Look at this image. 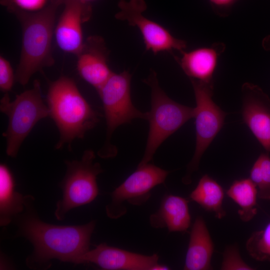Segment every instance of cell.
I'll return each mask as SVG.
<instances>
[{"label":"cell","instance_id":"1","mask_svg":"<svg viewBox=\"0 0 270 270\" xmlns=\"http://www.w3.org/2000/svg\"><path fill=\"white\" fill-rule=\"evenodd\" d=\"M24 208L12 222L17 227L16 236H22L32 245L34 250L26 260L32 270H46L52 260L72 263L90 250L96 222L76 226H58L42 220L34 206V198L24 197Z\"/></svg>","mask_w":270,"mask_h":270},{"label":"cell","instance_id":"2","mask_svg":"<svg viewBox=\"0 0 270 270\" xmlns=\"http://www.w3.org/2000/svg\"><path fill=\"white\" fill-rule=\"evenodd\" d=\"M46 102L49 116L60 133L55 146L58 150L66 144L70 149L72 142L82 139L87 132L98 124L102 116L84 98L74 80L65 76L50 84Z\"/></svg>","mask_w":270,"mask_h":270},{"label":"cell","instance_id":"3","mask_svg":"<svg viewBox=\"0 0 270 270\" xmlns=\"http://www.w3.org/2000/svg\"><path fill=\"white\" fill-rule=\"evenodd\" d=\"M64 0H50L42 10L32 12L14 11L22 28L20 57L16 72V80L26 85L36 72L54 63L52 42L58 8Z\"/></svg>","mask_w":270,"mask_h":270},{"label":"cell","instance_id":"4","mask_svg":"<svg viewBox=\"0 0 270 270\" xmlns=\"http://www.w3.org/2000/svg\"><path fill=\"white\" fill-rule=\"evenodd\" d=\"M144 82L151 89V108L147 120L150 128L144 153L138 166L150 162L160 145L190 118L194 108L170 98L160 87L156 74L152 70Z\"/></svg>","mask_w":270,"mask_h":270},{"label":"cell","instance_id":"5","mask_svg":"<svg viewBox=\"0 0 270 270\" xmlns=\"http://www.w3.org/2000/svg\"><path fill=\"white\" fill-rule=\"evenodd\" d=\"M0 112L8 118L3 136L6 140V153L16 158L19 149L35 125L50 115L49 110L42 96L40 82L36 80L32 88L10 100L8 92L0 101Z\"/></svg>","mask_w":270,"mask_h":270},{"label":"cell","instance_id":"6","mask_svg":"<svg viewBox=\"0 0 270 270\" xmlns=\"http://www.w3.org/2000/svg\"><path fill=\"white\" fill-rule=\"evenodd\" d=\"M92 150H86L80 159L65 160L66 174L59 186L62 198L58 201L54 216L62 220L72 209L90 203L98 194L96 177L103 172L100 164L94 162Z\"/></svg>","mask_w":270,"mask_h":270},{"label":"cell","instance_id":"7","mask_svg":"<svg viewBox=\"0 0 270 270\" xmlns=\"http://www.w3.org/2000/svg\"><path fill=\"white\" fill-rule=\"evenodd\" d=\"M131 75L128 71L113 72L96 90L102 100L106 125V140L100 156L108 158L114 155L110 140L120 126L136 118L148 119V112H142L133 104L130 93Z\"/></svg>","mask_w":270,"mask_h":270},{"label":"cell","instance_id":"8","mask_svg":"<svg viewBox=\"0 0 270 270\" xmlns=\"http://www.w3.org/2000/svg\"><path fill=\"white\" fill-rule=\"evenodd\" d=\"M194 93L196 106L195 118L196 149L182 178L185 184L191 182L192 174L197 170L200 158L216 134L222 128L226 114L213 101L214 84L190 79Z\"/></svg>","mask_w":270,"mask_h":270},{"label":"cell","instance_id":"9","mask_svg":"<svg viewBox=\"0 0 270 270\" xmlns=\"http://www.w3.org/2000/svg\"><path fill=\"white\" fill-rule=\"evenodd\" d=\"M170 172L155 165L147 164L137 169L111 194V201L106 206L109 218H118L126 211L123 203L126 201L134 205H140L150 197V190L165 181Z\"/></svg>","mask_w":270,"mask_h":270},{"label":"cell","instance_id":"10","mask_svg":"<svg viewBox=\"0 0 270 270\" xmlns=\"http://www.w3.org/2000/svg\"><path fill=\"white\" fill-rule=\"evenodd\" d=\"M118 7L120 10L116 14V18L126 20L130 26L138 28L146 50L154 54L173 50L181 53L185 50L186 41L175 38L162 26L144 16L147 8L144 0H120Z\"/></svg>","mask_w":270,"mask_h":270},{"label":"cell","instance_id":"11","mask_svg":"<svg viewBox=\"0 0 270 270\" xmlns=\"http://www.w3.org/2000/svg\"><path fill=\"white\" fill-rule=\"evenodd\" d=\"M158 256H145L100 244L76 258V264H92L104 270H155Z\"/></svg>","mask_w":270,"mask_h":270},{"label":"cell","instance_id":"12","mask_svg":"<svg viewBox=\"0 0 270 270\" xmlns=\"http://www.w3.org/2000/svg\"><path fill=\"white\" fill-rule=\"evenodd\" d=\"M64 8L54 28L58 46L63 52L76 56L84 43L82 25L92 16L90 2L64 0Z\"/></svg>","mask_w":270,"mask_h":270},{"label":"cell","instance_id":"13","mask_svg":"<svg viewBox=\"0 0 270 270\" xmlns=\"http://www.w3.org/2000/svg\"><path fill=\"white\" fill-rule=\"evenodd\" d=\"M242 113L244 122L270 152V98L258 86L245 82L242 87Z\"/></svg>","mask_w":270,"mask_h":270},{"label":"cell","instance_id":"14","mask_svg":"<svg viewBox=\"0 0 270 270\" xmlns=\"http://www.w3.org/2000/svg\"><path fill=\"white\" fill-rule=\"evenodd\" d=\"M76 56L79 75L96 90L114 72L108 64V50L100 36H88Z\"/></svg>","mask_w":270,"mask_h":270},{"label":"cell","instance_id":"15","mask_svg":"<svg viewBox=\"0 0 270 270\" xmlns=\"http://www.w3.org/2000/svg\"><path fill=\"white\" fill-rule=\"evenodd\" d=\"M225 49L223 42H215L189 52L184 50L177 61L190 79L212 82L220 57Z\"/></svg>","mask_w":270,"mask_h":270},{"label":"cell","instance_id":"16","mask_svg":"<svg viewBox=\"0 0 270 270\" xmlns=\"http://www.w3.org/2000/svg\"><path fill=\"white\" fill-rule=\"evenodd\" d=\"M214 244L206 224L202 216H198L192 228L184 270H209Z\"/></svg>","mask_w":270,"mask_h":270},{"label":"cell","instance_id":"17","mask_svg":"<svg viewBox=\"0 0 270 270\" xmlns=\"http://www.w3.org/2000/svg\"><path fill=\"white\" fill-rule=\"evenodd\" d=\"M188 201L172 194L164 196L158 211L150 216V225L154 228H168L170 232H184L190 224Z\"/></svg>","mask_w":270,"mask_h":270},{"label":"cell","instance_id":"18","mask_svg":"<svg viewBox=\"0 0 270 270\" xmlns=\"http://www.w3.org/2000/svg\"><path fill=\"white\" fill-rule=\"evenodd\" d=\"M14 180L8 166L0 165V224L7 226L24 208V197L15 190Z\"/></svg>","mask_w":270,"mask_h":270},{"label":"cell","instance_id":"19","mask_svg":"<svg viewBox=\"0 0 270 270\" xmlns=\"http://www.w3.org/2000/svg\"><path fill=\"white\" fill-rule=\"evenodd\" d=\"M190 198L204 210L214 213L216 218H222L226 212L222 206L224 191L216 180L208 174L200 180L196 188L190 195Z\"/></svg>","mask_w":270,"mask_h":270},{"label":"cell","instance_id":"20","mask_svg":"<svg viewBox=\"0 0 270 270\" xmlns=\"http://www.w3.org/2000/svg\"><path fill=\"white\" fill-rule=\"evenodd\" d=\"M226 194L240 208L238 214L242 221L250 220L257 214L258 188L250 178L234 180Z\"/></svg>","mask_w":270,"mask_h":270},{"label":"cell","instance_id":"21","mask_svg":"<svg viewBox=\"0 0 270 270\" xmlns=\"http://www.w3.org/2000/svg\"><path fill=\"white\" fill-rule=\"evenodd\" d=\"M250 179L258 188V197L270 200V157L266 153L260 154L250 171Z\"/></svg>","mask_w":270,"mask_h":270},{"label":"cell","instance_id":"22","mask_svg":"<svg viewBox=\"0 0 270 270\" xmlns=\"http://www.w3.org/2000/svg\"><path fill=\"white\" fill-rule=\"evenodd\" d=\"M246 246L248 254L254 260L270 262V222L264 229L252 232Z\"/></svg>","mask_w":270,"mask_h":270},{"label":"cell","instance_id":"23","mask_svg":"<svg viewBox=\"0 0 270 270\" xmlns=\"http://www.w3.org/2000/svg\"><path fill=\"white\" fill-rule=\"evenodd\" d=\"M222 270H254L242 258L236 245L228 246L224 250L221 266Z\"/></svg>","mask_w":270,"mask_h":270},{"label":"cell","instance_id":"24","mask_svg":"<svg viewBox=\"0 0 270 270\" xmlns=\"http://www.w3.org/2000/svg\"><path fill=\"white\" fill-rule=\"evenodd\" d=\"M48 0H0L2 6L10 12L18 10L32 12L42 10Z\"/></svg>","mask_w":270,"mask_h":270},{"label":"cell","instance_id":"25","mask_svg":"<svg viewBox=\"0 0 270 270\" xmlns=\"http://www.w3.org/2000/svg\"><path fill=\"white\" fill-rule=\"evenodd\" d=\"M16 76L10 63L3 56H0V90L6 93L11 90Z\"/></svg>","mask_w":270,"mask_h":270},{"label":"cell","instance_id":"26","mask_svg":"<svg viewBox=\"0 0 270 270\" xmlns=\"http://www.w3.org/2000/svg\"><path fill=\"white\" fill-rule=\"evenodd\" d=\"M213 12L220 17H226L232 6L240 0H208Z\"/></svg>","mask_w":270,"mask_h":270},{"label":"cell","instance_id":"27","mask_svg":"<svg viewBox=\"0 0 270 270\" xmlns=\"http://www.w3.org/2000/svg\"><path fill=\"white\" fill-rule=\"evenodd\" d=\"M262 46L265 50H270V36L264 40Z\"/></svg>","mask_w":270,"mask_h":270},{"label":"cell","instance_id":"28","mask_svg":"<svg viewBox=\"0 0 270 270\" xmlns=\"http://www.w3.org/2000/svg\"><path fill=\"white\" fill-rule=\"evenodd\" d=\"M84 2H90V0H82Z\"/></svg>","mask_w":270,"mask_h":270}]
</instances>
